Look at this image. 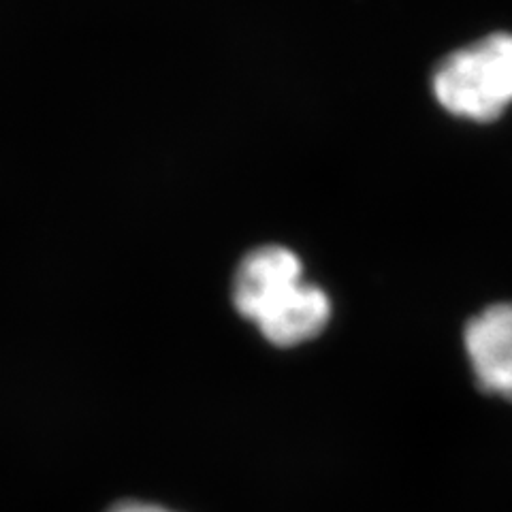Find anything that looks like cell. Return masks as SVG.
Wrapping results in <instances>:
<instances>
[{
    "instance_id": "cell-2",
    "label": "cell",
    "mask_w": 512,
    "mask_h": 512,
    "mask_svg": "<svg viewBox=\"0 0 512 512\" xmlns=\"http://www.w3.org/2000/svg\"><path fill=\"white\" fill-rule=\"evenodd\" d=\"M434 94L448 114L487 122L512 103V35L498 32L446 56Z\"/></svg>"
},
{
    "instance_id": "cell-1",
    "label": "cell",
    "mask_w": 512,
    "mask_h": 512,
    "mask_svg": "<svg viewBox=\"0 0 512 512\" xmlns=\"http://www.w3.org/2000/svg\"><path fill=\"white\" fill-rule=\"evenodd\" d=\"M233 303L267 342L282 348L314 340L331 318L327 293L303 282L299 256L282 246L259 248L239 263Z\"/></svg>"
},
{
    "instance_id": "cell-3",
    "label": "cell",
    "mask_w": 512,
    "mask_h": 512,
    "mask_svg": "<svg viewBox=\"0 0 512 512\" xmlns=\"http://www.w3.org/2000/svg\"><path fill=\"white\" fill-rule=\"evenodd\" d=\"M463 342L480 389L512 402V303H498L472 318Z\"/></svg>"
},
{
    "instance_id": "cell-4",
    "label": "cell",
    "mask_w": 512,
    "mask_h": 512,
    "mask_svg": "<svg viewBox=\"0 0 512 512\" xmlns=\"http://www.w3.org/2000/svg\"><path fill=\"white\" fill-rule=\"evenodd\" d=\"M109 512H175L171 508L158 506L152 502H137V500H128V502H120L114 508H109Z\"/></svg>"
}]
</instances>
